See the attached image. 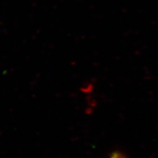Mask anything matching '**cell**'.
I'll list each match as a JSON object with an SVG mask.
<instances>
[{
	"mask_svg": "<svg viewBox=\"0 0 158 158\" xmlns=\"http://www.w3.org/2000/svg\"><path fill=\"white\" fill-rule=\"evenodd\" d=\"M110 158H127V157L120 152H114L112 154Z\"/></svg>",
	"mask_w": 158,
	"mask_h": 158,
	"instance_id": "cell-1",
	"label": "cell"
}]
</instances>
